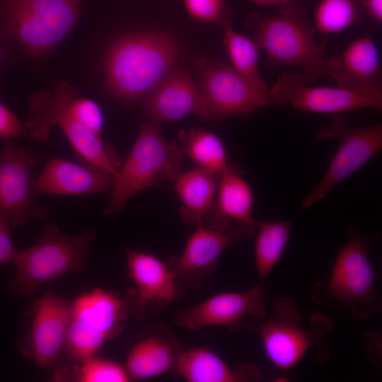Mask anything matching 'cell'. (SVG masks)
Listing matches in <instances>:
<instances>
[{
	"instance_id": "cell-1",
	"label": "cell",
	"mask_w": 382,
	"mask_h": 382,
	"mask_svg": "<svg viewBox=\"0 0 382 382\" xmlns=\"http://www.w3.org/2000/svg\"><path fill=\"white\" fill-rule=\"evenodd\" d=\"M179 47L162 32L129 34L108 50L104 64L105 86L112 97L143 99L175 66Z\"/></svg>"
},
{
	"instance_id": "cell-2",
	"label": "cell",
	"mask_w": 382,
	"mask_h": 382,
	"mask_svg": "<svg viewBox=\"0 0 382 382\" xmlns=\"http://www.w3.org/2000/svg\"><path fill=\"white\" fill-rule=\"evenodd\" d=\"M76 87L66 81L52 88L31 94L28 99L29 114L25 128L32 139L44 142L53 127L64 133L81 163L102 170L115 178L121 167L113 149L100 135L85 126L72 112L70 98Z\"/></svg>"
},
{
	"instance_id": "cell-3",
	"label": "cell",
	"mask_w": 382,
	"mask_h": 382,
	"mask_svg": "<svg viewBox=\"0 0 382 382\" xmlns=\"http://www.w3.org/2000/svg\"><path fill=\"white\" fill-rule=\"evenodd\" d=\"M161 124L148 120L140 126L132 149L115 178L103 215L122 212L137 193L166 181L174 182L182 173L184 156L178 141L168 142L163 136Z\"/></svg>"
},
{
	"instance_id": "cell-4",
	"label": "cell",
	"mask_w": 382,
	"mask_h": 382,
	"mask_svg": "<svg viewBox=\"0 0 382 382\" xmlns=\"http://www.w3.org/2000/svg\"><path fill=\"white\" fill-rule=\"evenodd\" d=\"M96 234L93 230L65 234L54 222H47L36 242L18 250L13 263L16 273L8 283L9 291L16 296H30L40 286L81 271Z\"/></svg>"
},
{
	"instance_id": "cell-5",
	"label": "cell",
	"mask_w": 382,
	"mask_h": 382,
	"mask_svg": "<svg viewBox=\"0 0 382 382\" xmlns=\"http://www.w3.org/2000/svg\"><path fill=\"white\" fill-rule=\"evenodd\" d=\"M308 323V327L304 326L296 303L281 296L274 302L271 318L258 325H248L245 328L260 335L264 352L275 367L288 371L295 367L311 347L316 350L314 358L318 361H325L330 357L325 337L334 330V322L323 314L316 313Z\"/></svg>"
},
{
	"instance_id": "cell-6",
	"label": "cell",
	"mask_w": 382,
	"mask_h": 382,
	"mask_svg": "<svg viewBox=\"0 0 382 382\" xmlns=\"http://www.w3.org/2000/svg\"><path fill=\"white\" fill-rule=\"evenodd\" d=\"M368 244L359 233L348 231L347 242L337 254L329 279L315 286L313 301L324 305L334 303L359 319L380 312L381 303Z\"/></svg>"
},
{
	"instance_id": "cell-7",
	"label": "cell",
	"mask_w": 382,
	"mask_h": 382,
	"mask_svg": "<svg viewBox=\"0 0 382 382\" xmlns=\"http://www.w3.org/2000/svg\"><path fill=\"white\" fill-rule=\"evenodd\" d=\"M300 8L279 11L276 16L253 15L248 25L255 30V40L270 64L301 68L302 77L311 83L320 76L325 46L317 44L316 30Z\"/></svg>"
},
{
	"instance_id": "cell-8",
	"label": "cell",
	"mask_w": 382,
	"mask_h": 382,
	"mask_svg": "<svg viewBox=\"0 0 382 382\" xmlns=\"http://www.w3.org/2000/svg\"><path fill=\"white\" fill-rule=\"evenodd\" d=\"M80 0H1L0 18L13 38L29 54L40 56L74 29Z\"/></svg>"
},
{
	"instance_id": "cell-9",
	"label": "cell",
	"mask_w": 382,
	"mask_h": 382,
	"mask_svg": "<svg viewBox=\"0 0 382 382\" xmlns=\"http://www.w3.org/2000/svg\"><path fill=\"white\" fill-rule=\"evenodd\" d=\"M129 313L124 298L97 288L72 301L65 348L74 359L96 355L107 340L121 332Z\"/></svg>"
},
{
	"instance_id": "cell-10",
	"label": "cell",
	"mask_w": 382,
	"mask_h": 382,
	"mask_svg": "<svg viewBox=\"0 0 382 382\" xmlns=\"http://www.w3.org/2000/svg\"><path fill=\"white\" fill-rule=\"evenodd\" d=\"M316 137L323 141L335 139L339 144L319 183L301 201L303 209L324 199L382 150L381 123L354 127L338 114L334 115L330 125L320 129Z\"/></svg>"
},
{
	"instance_id": "cell-11",
	"label": "cell",
	"mask_w": 382,
	"mask_h": 382,
	"mask_svg": "<svg viewBox=\"0 0 382 382\" xmlns=\"http://www.w3.org/2000/svg\"><path fill=\"white\" fill-rule=\"evenodd\" d=\"M196 68L199 93L195 115L203 120L243 116L270 103L268 93L253 86L225 59H201Z\"/></svg>"
},
{
	"instance_id": "cell-12",
	"label": "cell",
	"mask_w": 382,
	"mask_h": 382,
	"mask_svg": "<svg viewBox=\"0 0 382 382\" xmlns=\"http://www.w3.org/2000/svg\"><path fill=\"white\" fill-rule=\"evenodd\" d=\"M308 83L301 73L282 74L268 91L270 103L316 113L338 114L359 108L382 110V83L362 88Z\"/></svg>"
},
{
	"instance_id": "cell-13",
	"label": "cell",
	"mask_w": 382,
	"mask_h": 382,
	"mask_svg": "<svg viewBox=\"0 0 382 382\" xmlns=\"http://www.w3.org/2000/svg\"><path fill=\"white\" fill-rule=\"evenodd\" d=\"M35 155L6 140L0 152V215L12 228L25 226L31 219H45L48 210L37 204L32 170Z\"/></svg>"
},
{
	"instance_id": "cell-14",
	"label": "cell",
	"mask_w": 382,
	"mask_h": 382,
	"mask_svg": "<svg viewBox=\"0 0 382 382\" xmlns=\"http://www.w3.org/2000/svg\"><path fill=\"white\" fill-rule=\"evenodd\" d=\"M128 277L134 284L123 297L129 313L138 320L148 309L161 310L185 294L186 287L172 267L153 254L126 249Z\"/></svg>"
},
{
	"instance_id": "cell-15",
	"label": "cell",
	"mask_w": 382,
	"mask_h": 382,
	"mask_svg": "<svg viewBox=\"0 0 382 382\" xmlns=\"http://www.w3.org/2000/svg\"><path fill=\"white\" fill-rule=\"evenodd\" d=\"M256 224L237 222L229 230L197 226L188 238L180 255L168 262L186 288H198L214 272L217 260L224 250L255 234Z\"/></svg>"
},
{
	"instance_id": "cell-16",
	"label": "cell",
	"mask_w": 382,
	"mask_h": 382,
	"mask_svg": "<svg viewBox=\"0 0 382 382\" xmlns=\"http://www.w3.org/2000/svg\"><path fill=\"white\" fill-rule=\"evenodd\" d=\"M267 307L265 289L257 284L245 291L217 294L200 303L178 310L174 321L177 326L190 331L219 325L237 331L243 326L246 316L264 318Z\"/></svg>"
},
{
	"instance_id": "cell-17",
	"label": "cell",
	"mask_w": 382,
	"mask_h": 382,
	"mask_svg": "<svg viewBox=\"0 0 382 382\" xmlns=\"http://www.w3.org/2000/svg\"><path fill=\"white\" fill-rule=\"evenodd\" d=\"M71 307L72 301L50 291L35 302L31 326L18 347L40 368L52 367L64 352Z\"/></svg>"
},
{
	"instance_id": "cell-18",
	"label": "cell",
	"mask_w": 382,
	"mask_h": 382,
	"mask_svg": "<svg viewBox=\"0 0 382 382\" xmlns=\"http://www.w3.org/2000/svg\"><path fill=\"white\" fill-rule=\"evenodd\" d=\"M183 349L168 324L161 320L150 323L128 353L125 368L130 381L174 372Z\"/></svg>"
},
{
	"instance_id": "cell-19",
	"label": "cell",
	"mask_w": 382,
	"mask_h": 382,
	"mask_svg": "<svg viewBox=\"0 0 382 382\" xmlns=\"http://www.w3.org/2000/svg\"><path fill=\"white\" fill-rule=\"evenodd\" d=\"M115 177L102 170L61 158L49 160L33 180L40 195H85L110 193Z\"/></svg>"
},
{
	"instance_id": "cell-20",
	"label": "cell",
	"mask_w": 382,
	"mask_h": 382,
	"mask_svg": "<svg viewBox=\"0 0 382 382\" xmlns=\"http://www.w3.org/2000/svg\"><path fill=\"white\" fill-rule=\"evenodd\" d=\"M320 76H328L337 86L362 88L382 83V71L378 50L369 36L351 42L338 54L324 59Z\"/></svg>"
},
{
	"instance_id": "cell-21",
	"label": "cell",
	"mask_w": 382,
	"mask_h": 382,
	"mask_svg": "<svg viewBox=\"0 0 382 382\" xmlns=\"http://www.w3.org/2000/svg\"><path fill=\"white\" fill-rule=\"evenodd\" d=\"M199 93L189 73L175 66L143 98L141 110L148 120H178L196 114Z\"/></svg>"
},
{
	"instance_id": "cell-22",
	"label": "cell",
	"mask_w": 382,
	"mask_h": 382,
	"mask_svg": "<svg viewBox=\"0 0 382 382\" xmlns=\"http://www.w3.org/2000/svg\"><path fill=\"white\" fill-rule=\"evenodd\" d=\"M242 175L241 167L231 164L219 176L215 200L203 226L227 231L237 222L256 224L257 220L252 216L254 195Z\"/></svg>"
},
{
	"instance_id": "cell-23",
	"label": "cell",
	"mask_w": 382,
	"mask_h": 382,
	"mask_svg": "<svg viewBox=\"0 0 382 382\" xmlns=\"http://www.w3.org/2000/svg\"><path fill=\"white\" fill-rule=\"evenodd\" d=\"M174 373L187 382H256L262 378L260 369L255 364L240 363L231 366L204 347L183 349Z\"/></svg>"
},
{
	"instance_id": "cell-24",
	"label": "cell",
	"mask_w": 382,
	"mask_h": 382,
	"mask_svg": "<svg viewBox=\"0 0 382 382\" xmlns=\"http://www.w3.org/2000/svg\"><path fill=\"white\" fill-rule=\"evenodd\" d=\"M174 190L182 203L180 211L187 224L202 226L213 207L219 177L195 167L181 173L174 181Z\"/></svg>"
},
{
	"instance_id": "cell-25",
	"label": "cell",
	"mask_w": 382,
	"mask_h": 382,
	"mask_svg": "<svg viewBox=\"0 0 382 382\" xmlns=\"http://www.w3.org/2000/svg\"><path fill=\"white\" fill-rule=\"evenodd\" d=\"M178 137L182 154L195 167L219 177L231 166L222 140L214 133L203 129H190L180 131Z\"/></svg>"
},
{
	"instance_id": "cell-26",
	"label": "cell",
	"mask_w": 382,
	"mask_h": 382,
	"mask_svg": "<svg viewBox=\"0 0 382 382\" xmlns=\"http://www.w3.org/2000/svg\"><path fill=\"white\" fill-rule=\"evenodd\" d=\"M223 42L232 68L257 90L268 93L269 89L259 74L260 46L255 39L234 30L232 21L223 24Z\"/></svg>"
},
{
	"instance_id": "cell-27",
	"label": "cell",
	"mask_w": 382,
	"mask_h": 382,
	"mask_svg": "<svg viewBox=\"0 0 382 382\" xmlns=\"http://www.w3.org/2000/svg\"><path fill=\"white\" fill-rule=\"evenodd\" d=\"M256 227L255 268L258 279L263 281L281 258L289 241L291 221L257 220Z\"/></svg>"
},
{
	"instance_id": "cell-28",
	"label": "cell",
	"mask_w": 382,
	"mask_h": 382,
	"mask_svg": "<svg viewBox=\"0 0 382 382\" xmlns=\"http://www.w3.org/2000/svg\"><path fill=\"white\" fill-rule=\"evenodd\" d=\"M359 20V10L353 0H321L315 12V30L326 35L340 33Z\"/></svg>"
},
{
	"instance_id": "cell-29",
	"label": "cell",
	"mask_w": 382,
	"mask_h": 382,
	"mask_svg": "<svg viewBox=\"0 0 382 382\" xmlns=\"http://www.w3.org/2000/svg\"><path fill=\"white\" fill-rule=\"evenodd\" d=\"M76 379L81 382H127L126 369L119 363L94 355L80 363Z\"/></svg>"
},
{
	"instance_id": "cell-30",
	"label": "cell",
	"mask_w": 382,
	"mask_h": 382,
	"mask_svg": "<svg viewBox=\"0 0 382 382\" xmlns=\"http://www.w3.org/2000/svg\"><path fill=\"white\" fill-rule=\"evenodd\" d=\"M188 14L204 23L222 25L232 21V12L224 0H183Z\"/></svg>"
},
{
	"instance_id": "cell-31",
	"label": "cell",
	"mask_w": 382,
	"mask_h": 382,
	"mask_svg": "<svg viewBox=\"0 0 382 382\" xmlns=\"http://www.w3.org/2000/svg\"><path fill=\"white\" fill-rule=\"evenodd\" d=\"M26 134L25 125L5 105L0 102V138L13 139Z\"/></svg>"
},
{
	"instance_id": "cell-32",
	"label": "cell",
	"mask_w": 382,
	"mask_h": 382,
	"mask_svg": "<svg viewBox=\"0 0 382 382\" xmlns=\"http://www.w3.org/2000/svg\"><path fill=\"white\" fill-rule=\"evenodd\" d=\"M10 222L0 215V265L5 263H14L18 250L12 242Z\"/></svg>"
},
{
	"instance_id": "cell-33",
	"label": "cell",
	"mask_w": 382,
	"mask_h": 382,
	"mask_svg": "<svg viewBox=\"0 0 382 382\" xmlns=\"http://www.w3.org/2000/svg\"><path fill=\"white\" fill-rule=\"evenodd\" d=\"M258 6L277 7L279 11L300 8L303 0H249Z\"/></svg>"
},
{
	"instance_id": "cell-34",
	"label": "cell",
	"mask_w": 382,
	"mask_h": 382,
	"mask_svg": "<svg viewBox=\"0 0 382 382\" xmlns=\"http://www.w3.org/2000/svg\"><path fill=\"white\" fill-rule=\"evenodd\" d=\"M368 14L376 22L382 21V0H364Z\"/></svg>"
},
{
	"instance_id": "cell-35",
	"label": "cell",
	"mask_w": 382,
	"mask_h": 382,
	"mask_svg": "<svg viewBox=\"0 0 382 382\" xmlns=\"http://www.w3.org/2000/svg\"><path fill=\"white\" fill-rule=\"evenodd\" d=\"M1 51L0 50V60H1Z\"/></svg>"
}]
</instances>
